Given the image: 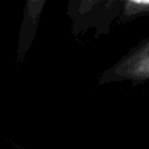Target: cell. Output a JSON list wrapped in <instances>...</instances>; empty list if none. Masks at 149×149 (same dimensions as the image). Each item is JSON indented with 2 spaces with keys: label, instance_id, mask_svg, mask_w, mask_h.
<instances>
[{
  "label": "cell",
  "instance_id": "obj_1",
  "mask_svg": "<svg viewBox=\"0 0 149 149\" xmlns=\"http://www.w3.org/2000/svg\"><path fill=\"white\" fill-rule=\"evenodd\" d=\"M110 73L116 79H149V43L123 59Z\"/></svg>",
  "mask_w": 149,
  "mask_h": 149
},
{
  "label": "cell",
  "instance_id": "obj_2",
  "mask_svg": "<svg viewBox=\"0 0 149 149\" xmlns=\"http://www.w3.org/2000/svg\"><path fill=\"white\" fill-rule=\"evenodd\" d=\"M126 13L127 15H136L140 12L149 10V1H127L126 4Z\"/></svg>",
  "mask_w": 149,
  "mask_h": 149
}]
</instances>
